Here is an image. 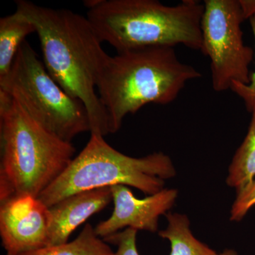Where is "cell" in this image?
Listing matches in <instances>:
<instances>
[{
  "mask_svg": "<svg viewBox=\"0 0 255 255\" xmlns=\"http://www.w3.org/2000/svg\"><path fill=\"white\" fill-rule=\"evenodd\" d=\"M49 207L38 197L21 195L1 203L0 236L7 255L49 246Z\"/></svg>",
  "mask_w": 255,
  "mask_h": 255,
  "instance_id": "obj_8",
  "label": "cell"
},
{
  "mask_svg": "<svg viewBox=\"0 0 255 255\" xmlns=\"http://www.w3.org/2000/svg\"><path fill=\"white\" fill-rule=\"evenodd\" d=\"M0 204L21 195L38 197L68 168L75 148L47 131L0 90Z\"/></svg>",
  "mask_w": 255,
  "mask_h": 255,
  "instance_id": "obj_4",
  "label": "cell"
},
{
  "mask_svg": "<svg viewBox=\"0 0 255 255\" xmlns=\"http://www.w3.org/2000/svg\"><path fill=\"white\" fill-rule=\"evenodd\" d=\"M0 90L11 95L37 124L64 141L71 142L79 134L91 130L83 102L55 81L26 40L9 73L0 79Z\"/></svg>",
  "mask_w": 255,
  "mask_h": 255,
  "instance_id": "obj_6",
  "label": "cell"
},
{
  "mask_svg": "<svg viewBox=\"0 0 255 255\" xmlns=\"http://www.w3.org/2000/svg\"><path fill=\"white\" fill-rule=\"evenodd\" d=\"M36 31L33 23L17 11L0 18V79L9 73L26 37Z\"/></svg>",
  "mask_w": 255,
  "mask_h": 255,
  "instance_id": "obj_11",
  "label": "cell"
},
{
  "mask_svg": "<svg viewBox=\"0 0 255 255\" xmlns=\"http://www.w3.org/2000/svg\"><path fill=\"white\" fill-rule=\"evenodd\" d=\"M201 77L199 70L178 59L173 47H150L109 55L97 89L108 117L110 133L118 131L128 114L136 113L150 103L168 105L188 82Z\"/></svg>",
  "mask_w": 255,
  "mask_h": 255,
  "instance_id": "obj_2",
  "label": "cell"
},
{
  "mask_svg": "<svg viewBox=\"0 0 255 255\" xmlns=\"http://www.w3.org/2000/svg\"><path fill=\"white\" fill-rule=\"evenodd\" d=\"M112 201V189L108 187L74 194L50 206L49 246L68 243L77 228Z\"/></svg>",
  "mask_w": 255,
  "mask_h": 255,
  "instance_id": "obj_10",
  "label": "cell"
},
{
  "mask_svg": "<svg viewBox=\"0 0 255 255\" xmlns=\"http://www.w3.org/2000/svg\"><path fill=\"white\" fill-rule=\"evenodd\" d=\"M219 255H238L236 252L232 251V250H226V251L223 252V253Z\"/></svg>",
  "mask_w": 255,
  "mask_h": 255,
  "instance_id": "obj_19",
  "label": "cell"
},
{
  "mask_svg": "<svg viewBox=\"0 0 255 255\" xmlns=\"http://www.w3.org/2000/svg\"><path fill=\"white\" fill-rule=\"evenodd\" d=\"M87 18L101 41L119 52L183 45L201 50L204 4L183 0L166 6L157 0H89Z\"/></svg>",
  "mask_w": 255,
  "mask_h": 255,
  "instance_id": "obj_3",
  "label": "cell"
},
{
  "mask_svg": "<svg viewBox=\"0 0 255 255\" xmlns=\"http://www.w3.org/2000/svg\"><path fill=\"white\" fill-rule=\"evenodd\" d=\"M204 4L201 51L211 61L213 89L221 92L235 82L248 85L254 51L243 41L241 23L246 19L240 1L206 0Z\"/></svg>",
  "mask_w": 255,
  "mask_h": 255,
  "instance_id": "obj_7",
  "label": "cell"
},
{
  "mask_svg": "<svg viewBox=\"0 0 255 255\" xmlns=\"http://www.w3.org/2000/svg\"><path fill=\"white\" fill-rule=\"evenodd\" d=\"M166 217L168 226L159 236L170 241V255H219L193 236L187 216L169 213Z\"/></svg>",
  "mask_w": 255,
  "mask_h": 255,
  "instance_id": "obj_12",
  "label": "cell"
},
{
  "mask_svg": "<svg viewBox=\"0 0 255 255\" xmlns=\"http://www.w3.org/2000/svg\"><path fill=\"white\" fill-rule=\"evenodd\" d=\"M252 30L254 35L255 42V14L250 18ZM234 93L244 102L247 110L253 113L255 110V70L252 74L251 82L248 85L241 83H233L231 89Z\"/></svg>",
  "mask_w": 255,
  "mask_h": 255,
  "instance_id": "obj_17",
  "label": "cell"
},
{
  "mask_svg": "<svg viewBox=\"0 0 255 255\" xmlns=\"http://www.w3.org/2000/svg\"><path fill=\"white\" fill-rule=\"evenodd\" d=\"M245 19L251 18L255 14V1L239 0Z\"/></svg>",
  "mask_w": 255,
  "mask_h": 255,
  "instance_id": "obj_18",
  "label": "cell"
},
{
  "mask_svg": "<svg viewBox=\"0 0 255 255\" xmlns=\"http://www.w3.org/2000/svg\"><path fill=\"white\" fill-rule=\"evenodd\" d=\"M244 141L238 149L229 167L227 184L237 193L255 180V110Z\"/></svg>",
  "mask_w": 255,
  "mask_h": 255,
  "instance_id": "obj_13",
  "label": "cell"
},
{
  "mask_svg": "<svg viewBox=\"0 0 255 255\" xmlns=\"http://www.w3.org/2000/svg\"><path fill=\"white\" fill-rule=\"evenodd\" d=\"M19 255H115V253L108 243L97 236L95 228L88 223L73 241Z\"/></svg>",
  "mask_w": 255,
  "mask_h": 255,
  "instance_id": "obj_14",
  "label": "cell"
},
{
  "mask_svg": "<svg viewBox=\"0 0 255 255\" xmlns=\"http://www.w3.org/2000/svg\"><path fill=\"white\" fill-rule=\"evenodd\" d=\"M175 174L172 161L163 152L130 157L112 147L102 135L91 134L85 148L38 198L50 207L74 194L115 185L131 186L152 195Z\"/></svg>",
  "mask_w": 255,
  "mask_h": 255,
  "instance_id": "obj_5",
  "label": "cell"
},
{
  "mask_svg": "<svg viewBox=\"0 0 255 255\" xmlns=\"http://www.w3.org/2000/svg\"><path fill=\"white\" fill-rule=\"evenodd\" d=\"M237 194V198L231 209V221H241L248 211L255 205V179Z\"/></svg>",
  "mask_w": 255,
  "mask_h": 255,
  "instance_id": "obj_16",
  "label": "cell"
},
{
  "mask_svg": "<svg viewBox=\"0 0 255 255\" xmlns=\"http://www.w3.org/2000/svg\"><path fill=\"white\" fill-rule=\"evenodd\" d=\"M111 189L114 204L113 214L95 228L97 236L103 239L125 227L157 232L159 216L173 206L178 194L175 189H164L145 199H138L127 186L115 185Z\"/></svg>",
  "mask_w": 255,
  "mask_h": 255,
  "instance_id": "obj_9",
  "label": "cell"
},
{
  "mask_svg": "<svg viewBox=\"0 0 255 255\" xmlns=\"http://www.w3.org/2000/svg\"><path fill=\"white\" fill-rule=\"evenodd\" d=\"M137 230L128 228L122 232H117L104 238L108 244L118 247L115 255H139L136 248Z\"/></svg>",
  "mask_w": 255,
  "mask_h": 255,
  "instance_id": "obj_15",
  "label": "cell"
},
{
  "mask_svg": "<svg viewBox=\"0 0 255 255\" xmlns=\"http://www.w3.org/2000/svg\"><path fill=\"white\" fill-rule=\"evenodd\" d=\"M15 3L16 11L36 27L47 71L86 107L91 134H110L107 112L96 92L109 55L88 18L70 9L45 7L26 0Z\"/></svg>",
  "mask_w": 255,
  "mask_h": 255,
  "instance_id": "obj_1",
  "label": "cell"
}]
</instances>
